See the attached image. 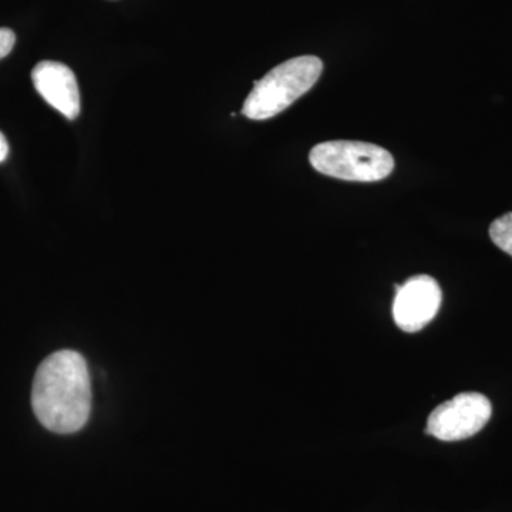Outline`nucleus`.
<instances>
[{"label":"nucleus","mask_w":512,"mask_h":512,"mask_svg":"<svg viewBox=\"0 0 512 512\" xmlns=\"http://www.w3.org/2000/svg\"><path fill=\"white\" fill-rule=\"evenodd\" d=\"M32 406L37 420L53 433L82 430L92 412L86 359L74 350H59L46 357L33 380Z\"/></svg>","instance_id":"f257e3e1"},{"label":"nucleus","mask_w":512,"mask_h":512,"mask_svg":"<svg viewBox=\"0 0 512 512\" xmlns=\"http://www.w3.org/2000/svg\"><path fill=\"white\" fill-rule=\"evenodd\" d=\"M322 70V60L316 56H299L279 64L255 82L242 113L251 120L278 116L315 86Z\"/></svg>","instance_id":"f03ea898"},{"label":"nucleus","mask_w":512,"mask_h":512,"mask_svg":"<svg viewBox=\"0 0 512 512\" xmlns=\"http://www.w3.org/2000/svg\"><path fill=\"white\" fill-rule=\"evenodd\" d=\"M312 167L320 174L357 183H373L392 174L394 158L386 148L363 141H326L312 148Z\"/></svg>","instance_id":"7ed1b4c3"},{"label":"nucleus","mask_w":512,"mask_h":512,"mask_svg":"<svg viewBox=\"0 0 512 512\" xmlns=\"http://www.w3.org/2000/svg\"><path fill=\"white\" fill-rule=\"evenodd\" d=\"M493 416L484 394L460 393L430 413L426 433L441 441H460L476 436Z\"/></svg>","instance_id":"20e7f679"},{"label":"nucleus","mask_w":512,"mask_h":512,"mask_svg":"<svg viewBox=\"0 0 512 512\" xmlns=\"http://www.w3.org/2000/svg\"><path fill=\"white\" fill-rule=\"evenodd\" d=\"M443 292L439 282L429 275H416L403 285H396L393 318L403 332L426 328L439 312Z\"/></svg>","instance_id":"39448f33"},{"label":"nucleus","mask_w":512,"mask_h":512,"mask_svg":"<svg viewBox=\"0 0 512 512\" xmlns=\"http://www.w3.org/2000/svg\"><path fill=\"white\" fill-rule=\"evenodd\" d=\"M37 93L62 113L66 119L74 120L80 114V92L76 76L70 67L59 62L37 63L32 72Z\"/></svg>","instance_id":"423d86ee"},{"label":"nucleus","mask_w":512,"mask_h":512,"mask_svg":"<svg viewBox=\"0 0 512 512\" xmlns=\"http://www.w3.org/2000/svg\"><path fill=\"white\" fill-rule=\"evenodd\" d=\"M491 241L512 256V212L497 218L490 227Z\"/></svg>","instance_id":"0eeeda50"},{"label":"nucleus","mask_w":512,"mask_h":512,"mask_svg":"<svg viewBox=\"0 0 512 512\" xmlns=\"http://www.w3.org/2000/svg\"><path fill=\"white\" fill-rule=\"evenodd\" d=\"M15 42L16 36L12 30L8 28H0V60L12 52L13 46H15Z\"/></svg>","instance_id":"6e6552de"},{"label":"nucleus","mask_w":512,"mask_h":512,"mask_svg":"<svg viewBox=\"0 0 512 512\" xmlns=\"http://www.w3.org/2000/svg\"><path fill=\"white\" fill-rule=\"evenodd\" d=\"M9 156V144L2 131H0V163L6 160Z\"/></svg>","instance_id":"1a4fd4ad"}]
</instances>
